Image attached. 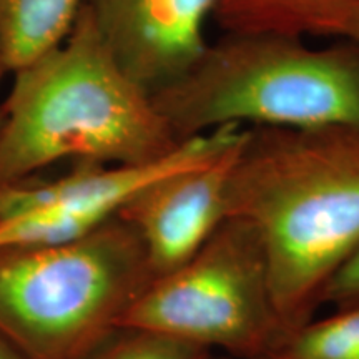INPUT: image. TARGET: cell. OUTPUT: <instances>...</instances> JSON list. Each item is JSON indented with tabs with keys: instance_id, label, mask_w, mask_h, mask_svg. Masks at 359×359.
I'll return each mask as SVG.
<instances>
[{
	"instance_id": "11",
	"label": "cell",
	"mask_w": 359,
	"mask_h": 359,
	"mask_svg": "<svg viewBox=\"0 0 359 359\" xmlns=\"http://www.w3.org/2000/svg\"><path fill=\"white\" fill-rule=\"evenodd\" d=\"M264 359H359V303L311 318L286 334Z\"/></svg>"
},
{
	"instance_id": "5",
	"label": "cell",
	"mask_w": 359,
	"mask_h": 359,
	"mask_svg": "<svg viewBox=\"0 0 359 359\" xmlns=\"http://www.w3.org/2000/svg\"><path fill=\"white\" fill-rule=\"evenodd\" d=\"M120 327L230 359H264L285 336L262 245L233 218L187 262L148 283Z\"/></svg>"
},
{
	"instance_id": "2",
	"label": "cell",
	"mask_w": 359,
	"mask_h": 359,
	"mask_svg": "<svg viewBox=\"0 0 359 359\" xmlns=\"http://www.w3.org/2000/svg\"><path fill=\"white\" fill-rule=\"evenodd\" d=\"M12 75L0 103V188L65 160L155 163L182 143L85 8L64 42Z\"/></svg>"
},
{
	"instance_id": "1",
	"label": "cell",
	"mask_w": 359,
	"mask_h": 359,
	"mask_svg": "<svg viewBox=\"0 0 359 359\" xmlns=\"http://www.w3.org/2000/svg\"><path fill=\"white\" fill-rule=\"evenodd\" d=\"M226 218L258 238L290 334L314 318L330 281L359 248V127L246 128L228 180Z\"/></svg>"
},
{
	"instance_id": "9",
	"label": "cell",
	"mask_w": 359,
	"mask_h": 359,
	"mask_svg": "<svg viewBox=\"0 0 359 359\" xmlns=\"http://www.w3.org/2000/svg\"><path fill=\"white\" fill-rule=\"evenodd\" d=\"M354 0H219L213 22L224 34L338 37Z\"/></svg>"
},
{
	"instance_id": "3",
	"label": "cell",
	"mask_w": 359,
	"mask_h": 359,
	"mask_svg": "<svg viewBox=\"0 0 359 359\" xmlns=\"http://www.w3.org/2000/svg\"><path fill=\"white\" fill-rule=\"evenodd\" d=\"M151 98L178 142L230 125L359 127V45L228 32Z\"/></svg>"
},
{
	"instance_id": "7",
	"label": "cell",
	"mask_w": 359,
	"mask_h": 359,
	"mask_svg": "<svg viewBox=\"0 0 359 359\" xmlns=\"http://www.w3.org/2000/svg\"><path fill=\"white\" fill-rule=\"evenodd\" d=\"M245 132L218 154L151 180L120 208L118 217L140 236L154 278L187 262L226 219L228 180Z\"/></svg>"
},
{
	"instance_id": "12",
	"label": "cell",
	"mask_w": 359,
	"mask_h": 359,
	"mask_svg": "<svg viewBox=\"0 0 359 359\" xmlns=\"http://www.w3.org/2000/svg\"><path fill=\"white\" fill-rule=\"evenodd\" d=\"M217 354L151 331L120 327L90 359H213Z\"/></svg>"
},
{
	"instance_id": "14",
	"label": "cell",
	"mask_w": 359,
	"mask_h": 359,
	"mask_svg": "<svg viewBox=\"0 0 359 359\" xmlns=\"http://www.w3.org/2000/svg\"><path fill=\"white\" fill-rule=\"evenodd\" d=\"M339 39L359 45V0H354L353 7L349 8L346 20H344L343 29H341Z\"/></svg>"
},
{
	"instance_id": "17",
	"label": "cell",
	"mask_w": 359,
	"mask_h": 359,
	"mask_svg": "<svg viewBox=\"0 0 359 359\" xmlns=\"http://www.w3.org/2000/svg\"><path fill=\"white\" fill-rule=\"evenodd\" d=\"M213 359H230V358H224V356H215Z\"/></svg>"
},
{
	"instance_id": "6",
	"label": "cell",
	"mask_w": 359,
	"mask_h": 359,
	"mask_svg": "<svg viewBox=\"0 0 359 359\" xmlns=\"http://www.w3.org/2000/svg\"><path fill=\"white\" fill-rule=\"evenodd\" d=\"M243 127H223L180 143L148 165L75 163L70 173L37 177L0 188V248L58 245L82 238L118 215L133 193L183 165L235 143Z\"/></svg>"
},
{
	"instance_id": "13",
	"label": "cell",
	"mask_w": 359,
	"mask_h": 359,
	"mask_svg": "<svg viewBox=\"0 0 359 359\" xmlns=\"http://www.w3.org/2000/svg\"><path fill=\"white\" fill-rule=\"evenodd\" d=\"M323 303H331L336 308L359 303V248L330 281Z\"/></svg>"
},
{
	"instance_id": "8",
	"label": "cell",
	"mask_w": 359,
	"mask_h": 359,
	"mask_svg": "<svg viewBox=\"0 0 359 359\" xmlns=\"http://www.w3.org/2000/svg\"><path fill=\"white\" fill-rule=\"evenodd\" d=\"M219 0H85L125 74L150 97L182 77L206 45Z\"/></svg>"
},
{
	"instance_id": "15",
	"label": "cell",
	"mask_w": 359,
	"mask_h": 359,
	"mask_svg": "<svg viewBox=\"0 0 359 359\" xmlns=\"http://www.w3.org/2000/svg\"><path fill=\"white\" fill-rule=\"evenodd\" d=\"M0 359H24L13 349L6 339L0 336Z\"/></svg>"
},
{
	"instance_id": "10",
	"label": "cell",
	"mask_w": 359,
	"mask_h": 359,
	"mask_svg": "<svg viewBox=\"0 0 359 359\" xmlns=\"http://www.w3.org/2000/svg\"><path fill=\"white\" fill-rule=\"evenodd\" d=\"M85 0H0V47L8 74L62 43Z\"/></svg>"
},
{
	"instance_id": "16",
	"label": "cell",
	"mask_w": 359,
	"mask_h": 359,
	"mask_svg": "<svg viewBox=\"0 0 359 359\" xmlns=\"http://www.w3.org/2000/svg\"><path fill=\"white\" fill-rule=\"evenodd\" d=\"M8 75V70H7V65H6V58H4V52H2V47H0V82H2V79ZM0 122H2V114H0Z\"/></svg>"
},
{
	"instance_id": "4",
	"label": "cell",
	"mask_w": 359,
	"mask_h": 359,
	"mask_svg": "<svg viewBox=\"0 0 359 359\" xmlns=\"http://www.w3.org/2000/svg\"><path fill=\"white\" fill-rule=\"evenodd\" d=\"M154 280L116 215L77 240L0 248V336L24 359H90Z\"/></svg>"
}]
</instances>
